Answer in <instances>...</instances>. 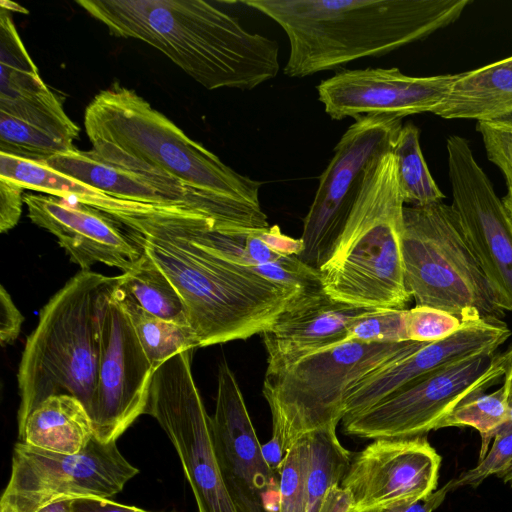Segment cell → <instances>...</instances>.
I'll return each instance as SVG.
<instances>
[{
  "label": "cell",
  "mask_w": 512,
  "mask_h": 512,
  "mask_svg": "<svg viewBox=\"0 0 512 512\" xmlns=\"http://www.w3.org/2000/svg\"><path fill=\"white\" fill-rule=\"evenodd\" d=\"M84 128L91 152L105 162L261 206V182L227 166L131 89L114 84L99 92L86 107Z\"/></svg>",
  "instance_id": "cell-4"
},
{
  "label": "cell",
  "mask_w": 512,
  "mask_h": 512,
  "mask_svg": "<svg viewBox=\"0 0 512 512\" xmlns=\"http://www.w3.org/2000/svg\"><path fill=\"white\" fill-rule=\"evenodd\" d=\"M193 351L178 353L154 370L144 414L158 422L174 446L198 512H237L221 477L210 416L193 379Z\"/></svg>",
  "instance_id": "cell-9"
},
{
  "label": "cell",
  "mask_w": 512,
  "mask_h": 512,
  "mask_svg": "<svg viewBox=\"0 0 512 512\" xmlns=\"http://www.w3.org/2000/svg\"><path fill=\"white\" fill-rule=\"evenodd\" d=\"M391 152L404 203L426 206L443 201L445 195L429 172L420 147L419 129L415 125L408 123L401 127Z\"/></svg>",
  "instance_id": "cell-28"
},
{
  "label": "cell",
  "mask_w": 512,
  "mask_h": 512,
  "mask_svg": "<svg viewBox=\"0 0 512 512\" xmlns=\"http://www.w3.org/2000/svg\"><path fill=\"white\" fill-rule=\"evenodd\" d=\"M462 321L446 312L423 306L407 309L406 330L409 341L435 342L456 332Z\"/></svg>",
  "instance_id": "cell-36"
},
{
  "label": "cell",
  "mask_w": 512,
  "mask_h": 512,
  "mask_svg": "<svg viewBox=\"0 0 512 512\" xmlns=\"http://www.w3.org/2000/svg\"><path fill=\"white\" fill-rule=\"evenodd\" d=\"M138 472L116 442L105 443L95 436L77 454L54 453L18 442L1 499L19 512H34L58 499H110Z\"/></svg>",
  "instance_id": "cell-12"
},
{
  "label": "cell",
  "mask_w": 512,
  "mask_h": 512,
  "mask_svg": "<svg viewBox=\"0 0 512 512\" xmlns=\"http://www.w3.org/2000/svg\"><path fill=\"white\" fill-rule=\"evenodd\" d=\"M401 247L405 286L416 306L460 321L503 320L505 311L451 205L404 206Z\"/></svg>",
  "instance_id": "cell-7"
},
{
  "label": "cell",
  "mask_w": 512,
  "mask_h": 512,
  "mask_svg": "<svg viewBox=\"0 0 512 512\" xmlns=\"http://www.w3.org/2000/svg\"><path fill=\"white\" fill-rule=\"evenodd\" d=\"M500 355H478L429 372L374 406L342 419L347 435L364 439L426 436L463 400L504 379ZM503 381V380H502Z\"/></svg>",
  "instance_id": "cell-10"
},
{
  "label": "cell",
  "mask_w": 512,
  "mask_h": 512,
  "mask_svg": "<svg viewBox=\"0 0 512 512\" xmlns=\"http://www.w3.org/2000/svg\"><path fill=\"white\" fill-rule=\"evenodd\" d=\"M211 433L221 477L237 512H279L280 475L266 462L227 362L218 367Z\"/></svg>",
  "instance_id": "cell-15"
},
{
  "label": "cell",
  "mask_w": 512,
  "mask_h": 512,
  "mask_svg": "<svg viewBox=\"0 0 512 512\" xmlns=\"http://www.w3.org/2000/svg\"><path fill=\"white\" fill-rule=\"evenodd\" d=\"M509 403L505 388L471 396L459 403L440 423L444 427H472L481 436L479 461L488 452V446L508 421Z\"/></svg>",
  "instance_id": "cell-30"
},
{
  "label": "cell",
  "mask_w": 512,
  "mask_h": 512,
  "mask_svg": "<svg viewBox=\"0 0 512 512\" xmlns=\"http://www.w3.org/2000/svg\"><path fill=\"white\" fill-rule=\"evenodd\" d=\"M440 464L426 436L376 439L352 453L340 486L352 494L350 512L384 511L434 492Z\"/></svg>",
  "instance_id": "cell-16"
},
{
  "label": "cell",
  "mask_w": 512,
  "mask_h": 512,
  "mask_svg": "<svg viewBox=\"0 0 512 512\" xmlns=\"http://www.w3.org/2000/svg\"><path fill=\"white\" fill-rule=\"evenodd\" d=\"M119 276L81 270L43 307L18 369V429L45 399L67 394L89 415L98 380L101 311Z\"/></svg>",
  "instance_id": "cell-5"
},
{
  "label": "cell",
  "mask_w": 512,
  "mask_h": 512,
  "mask_svg": "<svg viewBox=\"0 0 512 512\" xmlns=\"http://www.w3.org/2000/svg\"><path fill=\"white\" fill-rule=\"evenodd\" d=\"M262 453L269 466L278 473L284 458L280 440L272 436L268 443L262 445Z\"/></svg>",
  "instance_id": "cell-43"
},
{
  "label": "cell",
  "mask_w": 512,
  "mask_h": 512,
  "mask_svg": "<svg viewBox=\"0 0 512 512\" xmlns=\"http://www.w3.org/2000/svg\"><path fill=\"white\" fill-rule=\"evenodd\" d=\"M51 169L117 199L179 207L211 219L219 210L218 197L190 189L165 176H147L105 162L91 150L73 148L40 162Z\"/></svg>",
  "instance_id": "cell-22"
},
{
  "label": "cell",
  "mask_w": 512,
  "mask_h": 512,
  "mask_svg": "<svg viewBox=\"0 0 512 512\" xmlns=\"http://www.w3.org/2000/svg\"><path fill=\"white\" fill-rule=\"evenodd\" d=\"M392 152L369 168L362 189L328 260L323 290L333 299L367 309H407L404 281L403 209Z\"/></svg>",
  "instance_id": "cell-6"
},
{
  "label": "cell",
  "mask_w": 512,
  "mask_h": 512,
  "mask_svg": "<svg viewBox=\"0 0 512 512\" xmlns=\"http://www.w3.org/2000/svg\"><path fill=\"white\" fill-rule=\"evenodd\" d=\"M446 149L451 206L500 307L512 312V225L507 212L468 140L451 135Z\"/></svg>",
  "instance_id": "cell-13"
},
{
  "label": "cell",
  "mask_w": 512,
  "mask_h": 512,
  "mask_svg": "<svg viewBox=\"0 0 512 512\" xmlns=\"http://www.w3.org/2000/svg\"><path fill=\"white\" fill-rule=\"evenodd\" d=\"M29 219L56 236L81 270L96 263L123 273L142 258L144 248L117 218L86 204L42 193H24Z\"/></svg>",
  "instance_id": "cell-18"
},
{
  "label": "cell",
  "mask_w": 512,
  "mask_h": 512,
  "mask_svg": "<svg viewBox=\"0 0 512 512\" xmlns=\"http://www.w3.org/2000/svg\"><path fill=\"white\" fill-rule=\"evenodd\" d=\"M115 37L143 41L208 90H251L279 71V45L204 0H77Z\"/></svg>",
  "instance_id": "cell-1"
},
{
  "label": "cell",
  "mask_w": 512,
  "mask_h": 512,
  "mask_svg": "<svg viewBox=\"0 0 512 512\" xmlns=\"http://www.w3.org/2000/svg\"><path fill=\"white\" fill-rule=\"evenodd\" d=\"M72 503L73 499H58L39 507L34 512H74Z\"/></svg>",
  "instance_id": "cell-45"
},
{
  "label": "cell",
  "mask_w": 512,
  "mask_h": 512,
  "mask_svg": "<svg viewBox=\"0 0 512 512\" xmlns=\"http://www.w3.org/2000/svg\"><path fill=\"white\" fill-rule=\"evenodd\" d=\"M74 512H151L135 506L117 503L108 498L73 499Z\"/></svg>",
  "instance_id": "cell-40"
},
{
  "label": "cell",
  "mask_w": 512,
  "mask_h": 512,
  "mask_svg": "<svg viewBox=\"0 0 512 512\" xmlns=\"http://www.w3.org/2000/svg\"><path fill=\"white\" fill-rule=\"evenodd\" d=\"M499 355L505 372L502 386L505 388L510 405L512 404V345Z\"/></svg>",
  "instance_id": "cell-44"
},
{
  "label": "cell",
  "mask_w": 512,
  "mask_h": 512,
  "mask_svg": "<svg viewBox=\"0 0 512 512\" xmlns=\"http://www.w3.org/2000/svg\"><path fill=\"white\" fill-rule=\"evenodd\" d=\"M401 120L390 116L361 117L342 135L303 219L300 238L304 250L298 256L302 262L319 270L328 260L370 166L392 151Z\"/></svg>",
  "instance_id": "cell-11"
},
{
  "label": "cell",
  "mask_w": 512,
  "mask_h": 512,
  "mask_svg": "<svg viewBox=\"0 0 512 512\" xmlns=\"http://www.w3.org/2000/svg\"><path fill=\"white\" fill-rule=\"evenodd\" d=\"M432 114L477 122L512 115V56L458 73L449 93Z\"/></svg>",
  "instance_id": "cell-24"
},
{
  "label": "cell",
  "mask_w": 512,
  "mask_h": 512,
  "mask_svg": "<svg viewBox=\"0 0 512 512\" xmlns=\"http://www.w3.org/2000/svg\"><path fill=\"white\" fill-rule=\"evenodd\" d=\"M24 188L11 180L0 177V232L14 228L21 216L24 204Z\"/></svg>",
  "instance_id": "cell-37"
},
{
  "label": "cell",
  "mask_w": 512,
  "mask_h": 512,
  "mask_svg": "<svg viewBox=\"0 0 512 512\" xmlns=\"http://www.w3.org/2000/svg\"><path fill=\"white\" fill-rule=\"evenodd\" d=\"M73 148L49 133L0 113V153L40 163Z\"/></svg>",
  "instance_id": "cell-31"
},
{
  "label": "cell",
  "mask_w": 512,
  "mask_h": 512,
  "mask_svg": "<svg viewBox=\"0 0 512 512\" xmlns=\"http://www.w3.org/2000/svg\"><path fill=\"white\" fill-rule=\"evenodd\" d=\"M511 334L504 320H463L460 328L450 336L425 343L415 351L386 362L359 380L346 396L344 417L374 406L429 372L466 358L494 355Z\"/></svg>",
  "instance_id": "cell-19"
},
{
  "label": "cell",
  "mask_w": 512,
  "mask_h": 512,
  "mask_svg": "<svg viewBox=\"0 0 512 512\" xmlns=\"http://www.w3.org/2000/svg\"><path fill=\"white\" fill-rule=\"evenodd\" d=\"M24 316L10 294L0 286V341L3 346L12 344L19 336Z\"/></svg>",
  "instance_id": "cell-38"
},
{
  "label": "cell",
  "mask_w": 512,
  "mask_h": 512,
  "mask_svg": "<svg viewBox=\"0 0 512 512\" xmlns=\"http://www.w3.org/2000/svg\"><path fill=\"white\" fill-rule=\"evenodd\" d=\"M115 292L154 369L178 353L199 347L190 325L167 321L146 312L124 296L117 286Z\"/></svg>",
  "instance_id": "cell-27"
},
{
  "label": "cell",
  "mask_w": 512,
  "mask_h": 512,
  "mask_svg": "<svg viewBox=\"0 0 512 512\" xmlns=\"http://www.w3.org/2000/svg\"><path fill=\"white\" fill-rule=\"evenodd\" d=\"M480 133L490 162L505 178L507 193L501 199L512 225V115L493 121H479Z\"/></svg>",
  "instance_id": "cell-34"
},
{
  "label": "cell",
  "mask_w": 512,
  "mask_h": 512,
  "mask_svg": "<svg viewBox=\"0 0 512 512\" xmlns=\"http://www.w3.org/2000/svg\"><path fill=\"white\" fill-rule=\"evenodd\" d=\"M512 426V404L509 405V415H508V421L503 426L504 427H511Z\"/></svg>",
  "instance_id": "cell-47"
},
{
  "label": "cell",
  "mask_w": 512,
  "mask_h": 512,
  "mask_svg": "<svg viewBox=\"0 0 512 512\" xmlns=\"http://www.w3.org/2000/svg\"><path fill=\"white\" fill-rule=\"evenodd\" d=\"M0 512H19L12 504L3 499L0 500Z\"/></svg>",
  "instance_id": "cell-46"
},
{
  "label": "cell",
  "mask_w": 512,
  "mask_h": 512,
  "mask_svg": "<svg viewBox=\"0 0 512 512\" xmlns=\"http://www.w3.org/2000/svg\"><path fill=\"white\" fill-rule=\"evenodd\" d=\"M457 74L414 77L398 68L344 70L323 80L318 97L334 120L346 117L405 116L432 113L444 100Z\"/></svg>",
  "instance_id": "cell-17"
},
{
  "label": "cell",
  "mask_w": 512,
  "mask_h": 512,
  "mask_svg": "<svg viewBox=\"0 0 512 512\" xmlns=\"http://www.w3.org/2000/svg\"><path fill=\"white\" fill-rule=\"evenodd\" d=\"M450 490L451 480L441 488L435 490L420 500L410 504L391 507L382 512H433L443 503L447 493Z\"/></svg>",
  "instance_id": "cell-41"
},
{
  "label": "cell",
  "mask_w": 512,
  "mask_h": 512,
  "mask_svg": "<svg viewBox=\"0 0 512 512\" xmlns=\"http://www.w3.org/2000/svg\"><path fill=\"white\" fill-rule=\"evenodd\" d=\"M427 342L344 341L275 371H266L262 393L272 415V436L284 455L302 436L344 417L350 389L364 376Z\"/></svg>",
  "instance_id": "cell-8"
},
{
  "label": "cell",
  "mask_w": 512,
  "mask_h": 512,
  "mask_svg": "<svg viewBox=\"0 0 512 512\" xmlns=\"http://www.w3.org/2000/svg\"><path fill=\"white\" fill-rule=\"evenodd\" d=\"M353 503L351 492L335 483L326 490L320 512H350Z\"/></svg>",
  "instance_id": "cell-42"
},
{
  "label": "cell",
  "mask_w": 512,
  "mask_h": 512,
  "mask_svg": "<svg viewBox=\"0 0 512 512\" xmlns=\"http://www.w3.org/2000/svg\"><path fill=\"white\" fill-rule=\"evenodd\" d=\"M407 309H373L357 318L348 330L345 341L363 343L408 342Z\"/></svg>",
  "instance_id": "cell-33"
},
{
  "label": "cell",
  "mask_w": 512,
  "mask_h": 512,
  "mask_svg": "<svg viewBox=\"0 0 512 512\" xmlns=\"http://www.w3.org/2000/svg\"><path fill=\"white\" fill-rule=\"evenodd\" d=\"M512 468V426L502 428L494 437L493 444L478 464L451 480V490L461 486L476 488L487 477L504 476Z\"/></svg>",
  "instance_id": "cell-35"
},
{
  "label": "cell",
  "mask_w": 512,
  "mask_h": 512,
  "mask_svg": "<svg viewBox=\"0 0 512 512\" xmlns=\"http://www.w3.org/2000/svg\"><path fill=\"white\" fill-rule=\"evenodd\" d=\"M286 33L283 69L305 77L422 40L459 19L471 0H243Z\"/></svg>",
  "instance_id": "cell-2"
},
{
  "label": "cell",
  "mask_w": 512,
  "mask_h": 512,
  "mask_svg": "<svg viewBox=\"0 0 512 512\" xmlns=\"http://www.w3.org/2000/svg\"><path fill=\"white\" fill-rule=\"evenodd\" d=\"M124 225L180 293L199 347L262 334L304 289L220 258L165 230L152 215Z\"/></svg>",
  "instance_id": "cell-3"
},
{
  "label": "cell",
  "mask_w": 512,
  "mask_h": 512,
  "mask_svg": "<svg viewBox=\"0 0 512 512\" xmlns=\"http://www.w3.org/2000/svg\"><path fill=\"white\" fill-rule=\"evenodd\" d=\"M0 113L49 133L71 145L79 127L43 82L19 37L10 11L0 12Z\"/></svg>",
  "instance_id": "cell-21"
},
{
  "label": "cell",
  "mask_w": 512,
  "mask_h": 512,
  "mask_svg": "<svg viewBox=\"0 0 512 512\" xmlns=\"http://www.w3.org/2000/svg\"><path fill=\"white\" fill-rule=\"evenodd\" d=\"M115 289L101 311L99 371L90 413L94 436L105 443L116 442L144 414L155 370Z\"/></svg>",
  "instance_id": "cell-14"
},
{
  "label": "cell",
  "mask_w": 512,
  "mask_h": 512,
  "mask_svg": "<svg viewBox=\"0 0 512 512\" xmlns=\"http://www.w3.org/2000/svg\"><path fill=\"white\" fill-rule=\"evenodd\" d=\"M307 435L309 469L305 512H320L326 490L335 483H341L352 453L340 443L334 426Z\"/></svg>",
  "instance_id": "cell-29"
},
{
  "label": "cell",
  "mask_w": 512,
  "mask_h": 512,
  "mask_svg": "<svg viewBox=\"0 0 512 512\" xmlns=\"http://www.w3.org/2000/svg\"><path fill=\"white\" fill-rule=\"evenodd\" d=\"M0 177L11 180L24 189L86 204L119 221L179 209L117 199L43 163L5 153H0Z\"/></svg>",
  "instance_id": "cell-23"
},
{
  "label": "cell",
  "mask_w": 512,
  "mask_h": 512,
  "mask_svg": "<svg viewBox=\"0 0 512 512\" xmlns=\"http://www.w3.org/2000/svg\"><path fill=\"white\" fill-rule=\"evenodd\" d=\"M308 469L309 440L304 435L286 451L279 468V512H305Z\"/></svg>",
  "instance_id": "cell-32"
},
{
  "label": "cell",
  "mask_w": 512,
  "mask_h": 512,
  "mask_svg": "<svg viewBox=\"0 0 512 512\" xmlns=\"http://www.w3.org/2000/svg\"><path fill=\"white\" fill-rule=\"evenodd\" d=\"M260 239L276 254L281 256H299L304 250L301 238L295 239L283 234L278 225H270L258 230Z\"/></svg>",
  "instance_id": "cell-39"
},
{
  "label": "cell",
  "mask_w": 512,
  "mask_h": 512,
  "mask_svg": "<svg viewBox=\"0 0 512 512\" xmlns=\"http://www.w3.org/2000/svg\"><path fill=\"white\" fill-rule=\"evenodd\" d=\"M117 288L146 312L167 321L190 325L180 293L145 250L131 270L119 275Z\"/></svg>",
  "instance_id": "cell-26"
},
{
  "label": "cell",
  "mask_w": 512,
  "mask_h": 512,
  "mask_svg": "<svg viewBox=\"0 0 512 512\" xmlns=\"http://www.w3.org/2000/svg\"><path fill=\"white\" fill-rule=\"evenodd\" d=\"M370 310L331 298L321 284L302 289L261 334L267 352L266 371L344 342L354 321Z\"/></svg>",
  "instance_id": "cell-20"
},
{
  "label": "cell",
  "mask_w": 512,
  "mask_h": 512,
  "mask_svg": "<svg viewBox=\"0 0 512 512\" xmlns=\"http://www.w3.org/2000/svg\"><path fill=\"white\" fill-rule=\"evenodd\" d=\"M18 430L20 442L60 454L80 453L94 437L87 409L79 399L67 394L42 401Z\"/></svg>",
  "instance_id": "cell-25"
},
{
  "label": "cell",
  "mask_w": 512,
  "mask_h": 512,
  "mask_svg": "<svg viewBox=\"0 0 512 512\" xmlns=\"http://www.w3.org/2000/svg\"><path fill=\"white\" fill-rule=\"evenodd\" d=\"M371 512H382V511H371Z\"/></svg>",
  "instance_id": "cell-48"
}]
</instances>
